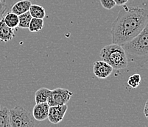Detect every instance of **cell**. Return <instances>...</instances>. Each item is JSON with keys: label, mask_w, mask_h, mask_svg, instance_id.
<instances>
[{"label": "cell", "mask_w": 148, "mask_h": 127, "mask_svg": "<svg viewBox=\"0 0 148 127\" xmlns=\"http://www.w3.org/2000/svg\"><path fill=\"white\" fill-rule=\"evenodd\" d=\"M123 6L111 27L112 43L119 45L130 41L148 25L147 10Z\"/></svg>", "instance_id": "cell-1"}, {"label": "cell", "mask_w": 148, "mask_h": 127, "mask_svg": "<svg viewBox=\"0 0 148 127\" xmlns=\"http://www.w3.org/2000/svg\"><path fill=\"white\" fill-rule=\"evenodd\" d=\"M100 57L103 61L111 65L114 69H125L128 64L127 56L122 46L113 43L104 46L100 51Z\"/></svg>", "instance_id": "cell-2"}, {"label": "cell", "mask_w": 148, "mask_h": 127, "mask_svg": "<svg viewBox=\"0 0 148 127\" xmlns=\"http://www.w3.org/2000/svg\"><path fill=\"white\" fill-rule=\"evenodd\" d=\"M121 46L126 54L137 58H146L148 54V25L136 37Z\"/></svg>", "instance_id": "cell-3"}, {"label": "cell", "mask_w": 148, "mask_h": 127, "mask_svg": "<svg viewBox=\"0 0 148 127\" xmlns=\"http://www.w3.org/2000/svg\"><path fill=\"white\" fill-rule=\"evenodd\" d=\"M9 112L11 127H33L36 125L33 116L21 107H15Z\"/></svg>", "instance_id": "cell-4"}, {"label": "cell", "mask_w": 148, "mask_h": 127, "mask_svg": "<svg viewBox=\"0 0 148 127\" xmlns=\"http://www.w3.org/2000/svg\"><path fill=\"white\" fill-rule=\"evenodd\" d=\"M73 96V93L64 88H58L51 90L47 98L49 107L66 104Z\"/></svg>", "instance_id": "cell-5"}, {"label": "cell", "mask_w": 148, "mask_h": 127, "mask_svg": "<svg viewBox=\"0 0 148 127\" xmlns=\"http://www.w3.org/2000/svg\"><path fill=\"white\" fill-rule=\"evenodd\" d=\"M68 107L66 104L63 105L49 107L47 118L49 122L53 124H58L61 122L65 116Z\"/></svg>", "instance_id": "cell-6"}, {"label": "cell", "mask_w": 148, "mask_h": 127, "mask_svg": "<svg viewBox=\"0 0 148 127\" xmlns=\"http://www.w3.org/2000/svg\"><path fill=\"white\" fill-rule=\"evenodd\" d=\"M113 70L114 69L112 67L103 60L96 61L94 62L93 72L94 74L99 79H106L111 75Z\"/></svg>", "instance_id": "cell-7"}, {"label": "cell", "mask_w": 148, "mask_h": 127, "mask_svg": "<svg viewBox=\"0 0 148 127\" xmlns=\"http://www.w3.org/2000/svg\"><path fill=\"white\" fill-rule=\"evenodd\" d=\"M49 106L47 102L36 104L33 109V117L37 121H43L47 118Z\"/></svg>", "instance_id": "cell-8"}, {"label": "cell", "mask_w": 148, "mask_h": 127, "mask_svg": "<svg viewBox=\"0 0 148 127\" xmlns=\"http://www.w3.org/2000/svg\"><path fill=\"white\" fill-rule=\"evenodd\" d=\"M15 37V29L9 27L4 21L3 17L0 19V41L8 42Z\"/></svg>", "instance_id": "cell-9"}, {"label": "cell", "mask_w": 148, "mask_h": 127, "mask_svg": "<svg viewBox=\"0 0 148 127\" xmlns=\"http://www.w3.org/2000/svg\"><path fill=\"white\" fill-rule=\"evenodd\" d=\"M31 5H32V2L30 0H19L12 5L10 10L12 13H14L15 14L19 16L22 13L29 11Z\"/></svg>", "instance_id": "cell-10"}, {"label": "cell", "mask_w": 148, "mask_h": 127, "mask_svg": "<svg viewBox=\"0 0 148 127\" xmlns=\"http://www.w3.org/2000/svg\"><path fill=\"white\" fill-rule=\"evenodd\" d=\"M3 19L5 23L9 27L16 29L18 27V16L12 13L11 11L7 13V14L4 15Z\"/></svg>", "instance_id": "cell-11"}, {"label": "cell", "mask_w": 148, "mask_h": 127, "mask_svg": "<svg viewBox=\"0 0 148 127\" xmlns=\"http://www.w3.org/2000/svg\"><path fill=\"white\" fill-rule=\"evenodd\" d=\"M51 90L47 88H41L38 89L35 93V102L36 104L47 102Z\"/></svg>", "instance_id": "cell-12"}, {"label": "cell", "mask_w": 148, "mask_h": 127, "mask_svg": "<svg viewBox=\"0 0 148 127\" xmlns=\"http://www.w3.org/2000/svg\"><path fill=\"white\" fill-rule=\"evenodd\" d=\"M0 127H11L10 123V112L5 107H0Z\"/></svg>", "instance_id": "cell-13"}, {"label": "cell", "mask_w": 148, "mask_h": 127, "mask_svg": "<svg viewBox=\"0 0 148 127\" xmlns=\"http://www.w3.org/2000/svg\"><path fill=\"white\" fill-rule=\"evenodd\" d=\"M29 12L33 18H43L46 17L45 9L42 6L38 5H31L29 9Z\"/></svg>", "instance_id": "cell-14"}, {"label": "cell", "mask_w": 148, "mask_h": 127, "mask_svg": "<svg viewBox=\"0 0 148 127\" xmlns=\"http://www.w3.org/2000/svg\"><path fill=\"white\" fill-rule=\"evenodd\" d=\"M44 24V23L43 18H32L29 26H28V29L31 33H38L43 29Z\"/></svg>", "instance_id": "cell-15"}, {"label": "cell", "mask_w": 148, "mask_h": 127, "mask_svg": "<svg viewBox=\"0 0 148 127\" xmlns=\"http://www.w3.org/2000/svg\"><path fill=\"white\" fill-rule=\"evenodd\" d=\"M33 17L31 16L29 11L18 16V27L21 29H28L30 21Z\"/></svg>", "instance_id": "cell-16"}, {"label": "cell", "mask_w": 148, "mask_h": 127, "mask_svg": "<svg viewBox=\"0 0 148 127\" xmlns=\"http://www.w3.org/2000/svg\"><path fill=\"white\" fill-rule=\"evenodd\" d=\"M141 80H142V78H141L140 74L134 73L129 77L128 79H127V85L132 88H136L141 83Z\"/></svg>", "instance_id": "cell-17"}, {"label": "cell", "mask_w": 148, "mask_h": 127, "mask_svg": "<svg viewBox=\"0 0 148 127\" xmlns=\"http://www.w3.org/2000/svg\"><path fill=\"white\" fill-rule=\"evenodd\" d=\"M100 4L106 10H111L116 6L114 0H100Z\"/></svg>", "instance_id": "cell-18"}, {"label": "cell", "mask_w": 148, "mask_h": 127, "mask_svg": "<svg viewBox=\"0 0 148 127\" xmlns=\"http://www.w3.org/2000/svg\"><path fill=\"white\" fill-rule=\"evenodd\" d=\"M7 12H8V10L6 3L4 0H0V19L4 16V15Z\"/></svg>", "instance_id": "cell-19"}, {"label": "cell", "mask_w": 148, "mask_h": 127, "mask_svg": "<svg viewBox=\"0 0 148 127\" xmlns=\"http://www.w3.org/2000/svg\"><path fill=\"white\" fill-rule=\"evenodd\" d=\"M6 3L7 7H8V10H9L10 9V7H12V5H13L14 3H16V2L19 1V0H4ZM31 2H34L36 0H30Z\"/></svg>", "instance_id": "cell-20"}, {"label": "cell", "mask_w": 148, "mask_h": 127, "mask_svg": "<svg viewBox=\"0 0 148 127\" xmlns=\"http://www.w3.org/2000/svg\"><path fill=\"white\" fill-rule=\"evenodd\" d=\"M115 2L116 5H119V6H123L127 3L129 0H114Z\"/></svg>", "instance_id": "cell-21"}, {"label": "cell", "mask_w": 148, "mask_h": 127, "mask_svg": "<svg viewBox=\"0 0 148 127\" xmlns=\"http://www.w3.org/2000/svg\"><path fill=\"white\" fill-rule=\"evenodd\" d=\"M148 101H147L146 102H145V107H144V111H143V113H144V115H145V117L146 118H148V113H147V111H148Z\"/></svg>", "instance_id": "cell-22"}]
</instances>
